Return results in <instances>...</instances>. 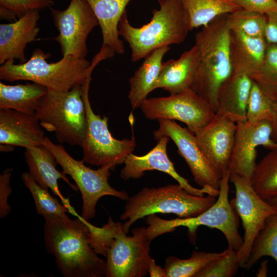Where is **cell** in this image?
Returning <instances> with one entry per match:
<instances>
[{"instance_id":"cell-37","label":"cell","mask_w":277,"mask_h":277,"mask_svg":"<svg viewBox=\"0 0 277 277\" xmlns=\"http://www.w3.org/2000/svg\"><path fill=\"white\" fill-rule=\"evenodd\" d=\"M242 9L264 14L277 12L276 0H232Z\"/></svg>"},{"instance_id":"cell-39","label":"cell","mask_w":277,"mask_h":277,"mask_svg":"<svg viewBox=\"0 0 277 277\" xmlns=\"http://www.w3.org/2000/svg\"><path fill=\"white\" fill-rule=\"evenodd\" d=\"M266 15L265 39L267 43L277 45V12H271Z\"/></svg>"},{"instance_id":"cell-5","label":"cell","mask_w":277,"mask_h":277,"mask_svg":"<svg viewBox=\"0 0 277 277\" xmlns=\"http://www.w3.org/2000/svg\"><path fill=\"white\" fill-rule=\"evenodd\" d=\"M160 8L154 9L151 21L141 27L132 26L125 11L119 22L118 33L129 45L131 61L145 58L156 49L180 44L190 31L180 0H157Z\"/></svg>"},{"instance_id":"cell-44","label":"cell","mask_w":277,"mask_h":277,"mask_svg":"<svg viewBox=\"0 0 277 277\" xmlns=\"http://www.w3.org/2000/svg\"><path fill=\"white\" fill-rule=\"evenodd\" d=\"M266 201L272 206L277 211V196L268 200Z\"/></svg>"},{"instance_id":"cell-2","label":"cell","mask_w":277,"mask_h":277,"mask_svg":"<svg viewBox=\"0 0 277 277\" xmlns=\"http://www.w3.org/2000/svg\"><path fill=\"white\" fill-rule=\"evenodd\" d=\"M88 241L96 253L106 257L107 277H143L148 274L150 243L146 227L132 230L128 236L123 224L111 217L101 227L87 222Z\"/></svg>"},{"instance_id":"cell-3","label":"cell","mask_w":277,"mask_h":277,"mask_svg":"<svg viewBox=\"0 0 277 277\" xmlns=\"http://www.w3.org/2000/svg\"><path fill=\"white\" fill-rule=\"evenodd\" d=\"M113 56L109 48L102 46L91 64L85 58L71 55L63 56L55 63H48L47 59L51 54L37 48L24 63L15 64L14 60H8L2 64L0 79L10 82L28 81L49 90L68 91L82 85L100 62Z\"/></svg>"},{"instance_id":"cell-10","label":"cell","mask_w":277,"mask_h":277,"mask_svg":"<svg viewBox=\"0 0 277 277\" xmlns=\"http://www.w3.org/2000/svg\"><path fill=\"white\" fill-rule=\"evenodd\" d=\"M42 145L47 148L55 157L62 168V172L71 176L82 195L83 205L81 217L88 220L93 218L95 207L100 199L111 195L127 201L129 196L125 191H119L112 187L108 180L110 169L100 167L92 169L71 156L62 145L53 143L48 137H44Z\"/></svg>"},{"instance_id":"cell-15","label":"cell","mask_w":277,"mask_h":277,"mask_svg":"<svg viewBox=\"0 0 277 277\" xmlns=\"http://www.w3.org/2000/svg\"><path fill=\"white\" fill-rule=\"evenodd\" d=\"M270 122L263 121L251 124L245 121L236 123L234 143L229 171L251 180L256 165V148L263 146L270 151L277 150V142L272 138Z\"/></svg>"},{"instance_id":"cell-19","label":"cell","mask_w":277,"mask_h":277,"mask_svg":"<svg viewBox=\"0 0 277 277\" xmlns=\"http://www.w3.org/2000/svg\"><path fill=\"white\" fill-rule=\"evenodd\" d=\"M45 137L34 114L0 109V144L25 148L39 146Z\"/></svg>"},{"instance_id":"cell-26","label":"cell","mask_w":277,"mask_h":277,"mask_svg":"<svg viewBox=\"0 0 277 277\" xmlns=\"http://www.w3.org/2000/svg\"><path fill=\"white\" fill-rule=\"evenodd\" d=\"M47 91L46 87L35 83L9 85L0 82V109L34 114Z\"/></svg>"},{"instance_id":"cell-24","label":"cell","mask_w":277,"mask_h":277,"mask_svg":"<svg viewBox=\"0 0 277 277\" xmlns=\"http://www.w3.org/2000/svg\"><path fill=\"white\" fill-rule=\"evenodd\" d=\"M100 25L103 36V45L114 53L125 52L123 41L119 38L118 24L130 0H86Z\"/></svg>"},{"instance_id":"cell-11","label":"cell","mask_w":277,"mask_h":277,"mask_svg":"<svg viewBox=\"0 0 277 277\" xmlns=\"http://www.w3.org/2000/svg\"><path fill=\"white\" fill-rule=\"evenodd\" d=\"M140 108L147 119L177 120L185 123L193 133L209 123L216 113L191 88L167 97L147 98Z\"/></svg>"},{"instance_id":"cell-45","label":"cell","mask_w":277,"mask_h":277,"mask_svg":"<svg viewBox=\"0 0 277 277\" xmlns=\"http://www.w3.org/2000/svg\"><path fill=\"white\" fill-rule=\"evenodd\" d=\"M276 1H277V0H276Z\"/></svg>"},{"instance_id":"cell-9","label":"cell","mask_w":277,"mask_h":277,"mask_svg":"<svg viewBox=\"0 0 277 277\" xmlns=\"http://www.w3.org/2000/svg\"><path fill=\"white\" fill-rule=\"evenodd\" d=\"M91 79L90 75L82 85L87 118L85 136L82 146V160L91 165L111 170L124 163L127 157L135 149L133 116L132 114L129 116L131 137L122 140L114 138L108 128V117L95 114L92 109L89 97Z\"/></svg>"},{"instance_id":"cell-22","label":"cell","mask_w":277,"mask_h":277,"mask_svg":"<svg viewBox=\"0 0 277 277\" xmlns=\"http://www.w3.org/2000/svg\"><path fill=\"white\" fill-rule=\"evenodd\" d=\"M267 42L263 37H252L230 30L229 53L232 73L251 76L262 67Z\"/></svg>"},{"instance_id":"cell-13","label":"cell","mask_w":277,"mask_h":277,"mask_svg":"<svg viewBox=\"0 0 277 277\" xmlns=\"http://www.w3.org/2000/svg\"><path fill=\"white\" fill-rule=\"evenodd\" d=\"M230 181L235 190V197L230 203L241 218L244 229L243 242L237 251L242 267L248 258L253 241L265 220L277 211L258 194L250 180L230 173Z\"/></svg>"},{"instance_id":"cell-31","label":"cell","mask_w":277,"mask_h":277,"mask_svg":"<svg viewBox=\"0 0 277 277\" xmlns=\"http://www.w3.org/2000/svg\"><path fill=\"white\" fill-rule=\"evenodd\" d=\"M220 253L193 251L188 259H180L175 256L168 257L164 269L166 277H195L208 263L220 257Z\"/></svg>"},{"instance_id":"cell-34","label":"cell","mask_w":277,"mask_h":277,"mask_svg":"<svg viewBox=\"0 0 277 277\" xmlns=\"http://www.w3.org/2000/svg\"><path fill=\"white\" fill-rule=\"evenodd\" d=\"M277 112V102L269 97L254 82L246 111V121L251 124L271 122Z\"/></svg>"},{"instance_id":"cell-14","label":"cell","mask_w":277,"mask_h":277,"mask_svg":"<svg viewBox=\"0 0 277 277\" xmlns=\"http://www.w3.org/2000/svg\"><path fill=\"white\" fill-rule=\"evenodd\" d=\"M157 121L159 128L153 132L154 139L157 141L163 136H168L185 161L195 182L202 187L220 190L221 178L198 146L194 134L173 120Z\"/></svg>"},{"instance_id":"cell-42","label":"cell","mask_w":277,"mask_h":277,"mask_svg":"<svg viewBox=\"0 0 277 277\" xmlns=\"http://www.w3.org/2000/svg\"><path fill=\"white\" fill-rule=\"evenodd\" d=\"M270 123L272 129V138L277 142V112L273 119Z\"/></svg>"},{"instance_id":"cell-28","label":"cell","mask_w":277,"mask_h":277,"mask_svg":"<svg viewBox=\"0 0 277 277\" xmlns=\"http://www.w3.org/2000/svg\"><path fill=\"white\" fill-rule=\"evenodd\" d=\"M277 263V212L270 215L253 241L248 258L242 267L251 269L263 256Z\"/></svg>"},{"instance_id":"cell-38","label":"cell","mask_w":277,"mask_h":277,"mask_svg":"<svg viewBox=\"0 0 277 277\" xmlns=\"http://www.w3.org/2000/svg\"><path fill=\"white\" fill-rule=\"evenodd\" d=\"M12 172L11 168H7L0 175V217L2 219L11 211L8 199L12 190L10 185Z\"/></svg>"},{"instance_id":"cell-20","label":"cell","mask_w":277,"mask_h":277,"mask_svg":"<svg viewBox=\"0 0 277 277\" xmlns=\"http://www.w3.org/2000/svg\"><path fill=\"white\" fill-rule=\"evenodd\" d=\"M24 155L29 167V172L36 183L47 190L50 189L60 198L70 212H72L74 209L60 190L58 180H63L75 191H77L78 188L69 181L65 174L56 169L57 163L52 152L42 145L25 148Z\"/></svg>"},{"instance_id":"cell-1","label":"cell","mask_w":277,"mask_h":277,"mask_svg":"<svg viewBox=\"0 0 277 277\" xmlns=\"http://www.w3.org/2000/svg\"><path fill=\"white\" fill-rule=\"evenodd\" d=\"M87 220L81 216L45 220L44 239L47 251L66 277L106 276V261L101 259L88 241Z\"/></svg>"},{"instance_id":"cell-18","label":"cell","mask_w":277,"mask_h":277,"mask_svg":"<svg viewBox=\"0 0 277 277\" xmlns=\"http://www.w3.org/2000/svg\"><path fill=\"white\" fill-rule=\"evenodd\" d=\"M39 11L31 10L18 20L0 25V64L8 60H18L19 63L27 61L25 54L27 45L34 41L39 31L37 22Z\"/></svg>"},{"instance_id":"cell-27","label":"cell","mask_w":277,"mask_h":277,"mask_svg":"<svg viewBox=\"0 0 277 277\" xmlns=\"http://www.w3.org/2000/svg\"><path fill=\"white\" fill-rule=\"evenodd\" d=\"M190 31L207 25L219 16L242 9L232 0H180Z\"/></svg>"},{"instance_id":"cell-35","label":"cell","mask_w":277,"mask_h":277,"mask_svg":"<svg viewBox=\"0 0 277 277\" xmlns=\"http://www.w3.org/2000/svg\"><path fill=\"white\" fill-rule=\"evenodd\" d=\"M240 267L237 251L228 247L220 257L208 263L195 277H232Z\"/></svg>"},{"instance_id":"cell-12","label":"cell","mask_w":277,"mask_h":277,"mask_svg":"<svg viewBox=\"0 0 277 277\" xmlns=\"http://www.w3.org/2000/svg\"><path fill=\"white\" fill-rule=\"evenodd\" d=\"M59 33L54 38L60 45L63 56L85 58L87 38L98 21L86 0H71L63 10L50 8Z\"/></svg>"},{"instance_id":"cell-36","label":"cell","mask_w":277,"mask_h":277,"mask_svg":"<svg viewBox=\"0 0 277 277\" xmlns=\"http://www.w3.org/2000/svg\"><path fill=\"white\" fill-rule=\"evenodd\" d=\"M53 0H0V7L13 12L21 18L31 10L51 8Z\"/></svg>"},{"instance_id":"cell-32","label":"cell","mask_w":277,"mask_h":277,"mask_svg":"<svg viewBox=\"0 0 277 277\" xmlns=\"http://www.w3.org/2000/svg\"><path fill=\"white\" fill-rule=\"evenodd\" d=\"M267 22L266 14L243 9L226 15V23L230 31L252 37L265 38Z\"/></svg>"},{"instance_id":"cell-21","label":"cell","mask_w":277,"mask_h":277,"mask_svg":"<svg viewBox=\"0 0 277 277\" xmlns=\"http://www.w3.org/2000/svg\"><path fill=\"white\" fill-rule=\"evenodd\" d=\"M200 62V51L194 45L179 58L163 62L155 89L162 88L173 94L190 88Z\"/></svg>"},{"instance_id":"cell-7","label":"cell","mask_w":277,"mask_h":277,"mask_svg":"<svg viewBox=\"0 0 277 277\" xmlns=\"http://www.w3.org/2000/svg\"><path fill=\"white\" fill-rule=\"evenodd\" d=\"M216 197L199 196L186 191L179 184L158 188L145 187L126 201L121 220L124 231L128 233L137 220L156 213L176 215L179 218L195 216L210 208Z\"/></svg>"},{"instance_id":"cell-23","label":"cell","mask_w":277,"mask_h":277,"mask_svg":"<svg viewBox=\"0 0 277 277\" xmlns=\"http://www.w3.org/2000/svg\"><path fill=\"white\" fill-rule=\"evenodd\" d=\"M253 83L249 76L232 73L219 89L217 112L236 123L246 121L247 104Z\"/></svg>"},{"instance_id":"cell-40","label":"cell","mask_w":277,"mask_h":277,"mask_svg":"<svg viewBox=\"0 0 277 277\" xmlns=\"http://www.w3.org/2000/svg\"><path fill=\"white\" fill-rule=\"evenodd\" d=\"M148 273L151 277H166L164 268L157 265L155 260L152 258L150 259L149 262Z\"/></svg>"},{"instance_id":"cell-41","label":"cell","mask_w":277,"mask_h":277,"mask_svg":"<svg viewBox=\"0 0 277 277\" xmlns=\"http://www.w3.org/2000/svg\"><path fill=\"white\" fill-rule=\"evenodd\" d=\"M268 261L265 260L261 262L260 267L256 274V276L259 277L267 276L268 272Z\"/></svg>"},{"instance_id":"cell-16","label":"cell","mask_w":277,"mask_h":277,"mask_svg":"<svg viewBox=\"0 0 277 277\" xmlns=\"http://www.w3.org/2000/svg\"><path fill=\"white\" fill-rule=\"evenodd\" d=\"M236 123L220 112L194 135L204 155L221 179L229 170Z\"/></svg>"},{"instance_id":"cell-29","label":"cell","mask_w":277,"mask_h":277,"mask_svg":"<svg viewBox=\"0 0 277 277\" xmlns=\"http://www.w3.org/2000/svg\"><path fill=\"white\" fill-rule=\"evenodd\" d=\"M250 181L263 200L277 196V150L270 151L256 164Z\"/></svg>"},{"instance_id":"cell-33","label":"cell","mask_w":277,"mask_h":277,"mask_svg":"<svg viewBox=\"0 0 277 277\" xmlns=\"http://www.w3.org/2000/svg\"><path fill=\"white\" fill-rule=\"evenodd\" d=\"M251 77L269 97L277 102L276 44L267 43L263 65Z\"/></svg>"},{"instance_id":"cell-4","label":"cell","mask_w":277,"mask_h":277,"mask_svg":"<svg viewBox=\"0 0 277 277\" xmlns=\"http://www.w3.org/2000/svg\"><path fill=\"white\" fill-rule=\"evenodd\" d=\"M226 15L217 16L195 34L200 62L191 89L217 111V95L232 73L229 53L230 30Z\"/></svg>"},{"instance_id":"cell-25","label":"cell","mask_w":277,"mask_h":277,"mask_svg":"<svg viewBox=\"0 0 277 277\" xmlns=\"http://www.w3.org/2000/svg\"><path fill=\"white\" fill-rule=\"evenodd\" d=\"M169 50V46H164L152 51L130 78L128 98L133 110L140 108L148 94L155 89L163 58Z\"/></svg>"},{"instance_id":"cell-6","label":"cell","mask_w":277,"mask_h":277,"mask_svg":"<svg viewBox=\"0 0 277 277\" xmlns=\"http://www.w3.org/2000/svg\"><path fill=\"white\" fill-rule=\"evenodd\" d=\"M230 175L229 170L222 175L219 194L214 204L195 216L165 220L156 214L147 216L146 223L148 226L145 233L148 239L152 241L161 235L173 232L177 227L182 226L187 228L189 239L191 243L195 244L197 228L205 226L220 230L227 240L228 247L239 251L243 240L239 232V216L228 198Z\"/></svg>"},{"instance_id":"cell-17","label":"cell","mask_w":277,"mask_h":277,"mask_svg":"<svg viewBox=\"0 0 277 277\" xmlns=\"http://www.w3.org/2000/svg\"><path fill=\"white\" fill-rule=\"evenodd\" d=\"M170 138L163 136L157 140V144L147 153L142 156L130 154L126 158L125 166L121 170L120 176L125 181L138 179L143 176L145 171L157 170L168 174L188 192L199 196L205 193L217 197L219 190L202 187L201 189L191 186L188 181L176 171L174 164L169 159L167 151Z\"/></svg>"},{"instance_id":"cell-43","label":"cell","mask_w":277,"mask_h":277,"mask_svg":"<svg viewBox=\"0 0 277 277\" xmlns=\"http://www.w3.org/2000/svg\"><path fill=\"white\" fill-rule=\"evenodd\" d=\"M14 146L6 144H1L0 150L1 152H9L13 150Z\"/></svg>"},{"instance_id":"cell-30","label":"cell","mask_w":277,"mask_h":277,"mask_svg":"<svg viewBox=\"0 0 277 277\" xmlns=\"http://www.w3.org/2000/svg\"><path fill=\"white\" fill-rule=\"evenodd\" d=\"M22 180L28 189L34 200L37 213L45 220H53L68 217V208L61 204L47 190L38 185L29 172H24Z\"/></svg>"},{"instance_id":"cell-8","label":"cell","mask_w":277,"mask_h":277,"mask_svg":"<svg viewBox=\"0 0 277 277\" xmlns=\"http://www.w3.org/2000/svg\"><path fill=\"white\" fill-rule=\"evenodd\" d=\"M82 85L66 91L48 89L35 110L42 127L54 132L61 144L83 145L87 118Z\"/></svg>"}]
</instances>
